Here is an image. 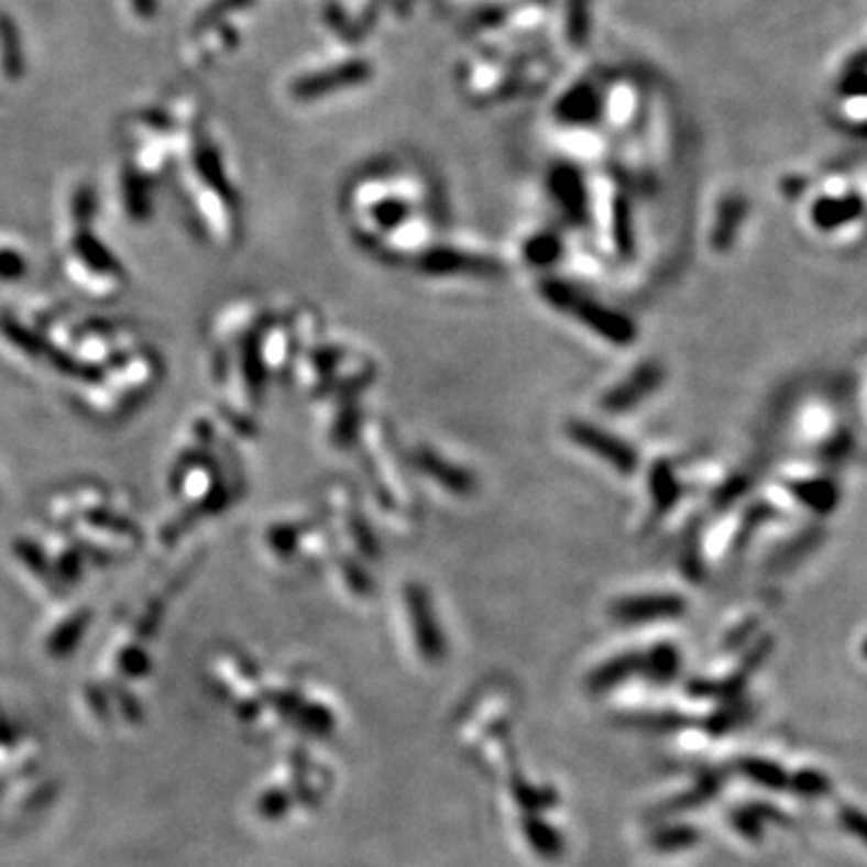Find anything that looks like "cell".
<instances>
[{
    "label": "cell",
    "instance_id": "1",
    "mask_svg": "<svg viewBox=\"0 0 867 867\" xmlns=\"http://www.w3.org/2000/svg\"><path fill=\"white\" fill-rule=\"evenodd\" d=\"M540 289L542 297L550 301L557 311H564L573 321L593 330V333L601 336L603 340L615 342V345H629V342H634L636 328L627 316L610 311L607 306L581 295V292L564 283H557V279H547Z\"/></svg>",
    "mask_w": 867,
    "mask_h": 867
},
{
    "label": "cell",
    "instance_id": "2",
    "mask_svg": "<svg viewBox=\"0 0 867 867\" xmlns=\"http://www.w3.org/2000/svg\"><path fill=\"white\" fill-rule=\"evenodd\" d=\"M567 434L573 443L581 446V449L589 451L591 456L601 458L605 465L617 470L619 475H632L634 470L639 468V456H636L632 446H627V441L617 439L615 434L593 427L591 422H583V419H571Z\"/></svg>",
    "mask_w": 867,
    "mask_h": 867
},
{
    "label": "cell",
    "instance_id": "3",
    "mask_svg": "<svg viewBox=\"0 0 867 867\" xmlns=\"http://www.w3.org/2000/svg\"><path fill=\"white\" fill-rule=\"evenodd\" d=\"M662 378H666L662 364H658V362L641 364L639 369H634V372L624 378L619 386H615L605 395L603 410H607L612 415H622V413L634 410V407L644 403L650 393H656L660 388Z\"/></svg>",
    "mask_w": 867,
    "mask_h": 867
},
{
    "label": "cell",
    "instance_id": "4",
    "mask_svg": "<svg viewBox=\"0 0 867 867\" xmlns=\"http://www.w3.org/2000/svg\"><path fill=\"white\" fill-rule=\"evenodd\" d=\"M422 273L429 275H500L502 267L494 259L487 256H473V253L465 251H429L422 259Z\"/></svg>",
    "mask_w": 867,
    "mask_h": 867
},
{
    "label": "cell",
    "instance_id": "5",
    "mask_svg": "<svg viewBox=\"0 0 867 867\" xmlns=\"http://www.w3.org/2000/svg\"><path fill=\"white\" fill-rule=\"evenodd\" d=\"M415 463L417 468L422 470L425 475H429L431 480H437V484L446 487L453 494H470L475 487V480L470 478L465 470L461 468H453L449 461H443L441 456H437L434 451H417L415 453Z\"/></svg>",
    "mask_w": 867,
    "mask_h": 867
},
{
    "label": "cell",
    "instance_id": "6",
    "mask_svg": "<svg viewBox=\"0 0 867 867\" xmlns=\"http://www.w3.org/2000/svg\"><path fill=\"white\" fill-rule=\"evenodd\" d=\"M682 610V601L678 595H644L634 597V601H622L615 612L619 619H658L666 615H674Z\"/></svg>",
    "mask_w": 867,
    "mask_h": 867
},
{
    "label": "cell",
    "instance_id": "7",
    "mask_svg": "<svg viewBox=\"0 0 867 867\" xmlns=\"http://www.w3.org/2000/svg\"><path fill=\"white\" fill-rule=\"evenodd\" d=\"M678 496H680V484L670 465L666 463L656 465L654 473H650V500H654L656 514H666L668 508L678 502Z\"/></svg>",
    "mask_w": 867,
    "mask_h": 867
},
{
    "label": "cell",
    "instance_id": "8",
    "mask_svg": "<svg viewBox=\"0 0 867 867\" xmlns=\"http://www.w3.org/2000/svg\"><path fill=\"white\" fill-rule=\"evenodd\" d=\"M559 253H562L559 241L555 237H547V234L533 239L526 249V256L533 265H550L559 256Z\"/></svg>",
    "mask_w": 867,
    "mask_h": 867
},
{
    "label": "cell",
    "instance_id": "9",
    "mask_svg": "<svg viewBox=\"0 0 867 867\" xmlns=\"http://www.w3.org/2000/svg\"><path fill=\"white\" fill-rule=\"evenodd\" d=\"M793 786L800 795H808V798H817L828 793V788H832V781L822 776L820 771H802L793 779Z\"/></svg>",
    "mask_w": 867,
    "mask_h": 867
},
{
    "label": "cell",
    "instance_id": "10",
    "mask_svg": "<svg viewBox=\"0 0 867 867\" xmlns=\"http://www.w3.org/2000/svg\"><path fill=\"white\" fill-rule=\"evenodd\" d=\"M838 822L846 828L850 836H856L863 844H867V814L853 805H844L838 810Z\"/></svg>",
    "mask_w": 867,
    "mask_h": 867
},
{
    "label": "cell",
    "instance_id": "11",
    "mask_svg": "<svg viewBox=\"0 0 867 867\" xmlns=\"http://www.w3.org/2000/svg\"><path fill=\"white\" fill-rule=\"evenodd\" d=\"M747 773L749 776H755L757 781H761V783H767V786H773V788H783V786H788V779H786V773L779 769V767H773V764H769V761H749L747 764Z\"/></svg>",
    "mask_w": 867,
    "mask_h": 867
},
{
    "label": "cell",
    "instance_id": "12",
    "mask_svg": "<svg viewBox=\"0 0 867 867\" xmlns=\"http://www.w3.org/2000/svg\"><path fill=\"white\" fill-rule=\"evenodd\" d=\"M863 654H865V658H867V639H865V644H863Z\"/></svg>",
    "mask_w": 867,
    "mask_h": 867
}]
</instances>
